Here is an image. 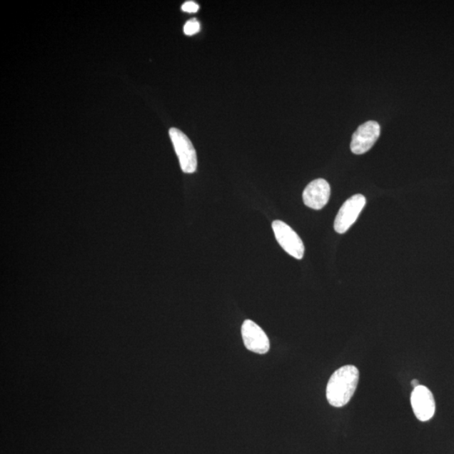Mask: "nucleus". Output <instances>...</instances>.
<instances>
[{"instance_id": "nucleus-1", "label": "nucleus", "mask_w": 454, "mask_h": 454, "mask_svg": "<svg viewBox=\"0 0 454 454\" xmlns=\"http://www.w3.org/2000/svg\"><path fill=\"white\" fill-rule=\"evenodd\" d=\"M359 371L355 366L345 365L333 373L326 386V399L334 408L346 405L355 393Z\"/></svg>"}, {"instance_id": "nucleus-2", "label": "nucleus", "mask_w": 454, "mask_h": 454, "mask_svg": "<svg viewBox=\"0 0 454 454\" xmlns=\"http://www.w3.org/2000/svg\"><path fill=\"white\" fill-rule=\"evenodd\" d=\"M169 136L183 172L186 173H195L198 165L197 154L191 140L181 130L177 128L170 129Z\"/></svg>"}, {"instance_id": "nucleus-3", "label": "nucleus", "mask_w": 454, "mask_h": 454, "mask_svg": "<svg viewBox=\"0 0 454 454\" xmlns=\"http://www.w3.org/2000/svg\"><path fill=\"white\" fill-rule=\"evenodd\" d=\"M272 227L281 247L293 258L302 259L304 257L305 246L299 235L282 221H274Z\"/></svg>"}, {"instance_id": "nucleus-4", "label": "nucleus", "mask_w": 454, "mask_h": 454, "mask_svg": "<svg viewBox=\"0 0 454 454\" xmlns=\"http://www.w3.org/2000/svg\"><path fill=\"white\" fill-rule=\"evenodd\" d=\"M366 205V198L363 195H355L349 198L340 207L336 216L334 229L339 234H343L351 227L358 219L364 206Z\"/></svg>"}, {"instance_id": "nucleus-5", "label": "nucleus", "mask_w": 454, "mask_h": 454, "mask_svg": "<svg viewBox=\"0 0 454 454\" xmlns=\"http://www.w3.org/2000/svg\"><path fill=\"white\" fill-rule=\"evenodd\" d=\"M380 136V126L376 121H367L354 132L351 145L353 153L361 155L370 151Z\"/></svg>"}, {"instance_id": "nucleus-6", "label": "nucleus", "mask_w": 454, "mask_h": 454, "mask_svg": "<svg viewBox=\"0 0 454 454\" xmlns=\"http://www.w3.org/2000/svg\"><path fill=\"white\" fill-rule=\"evenodd\" d=\"M410 403L413 413L420 422L431 420L436 410L434 396L427 386L419 385L414 388L410 395Z\"/></svg>"}, {"instance_id": "nucleus-7", "label": "nucleus", "mask_w": 454, "mask_h": 454, "mask_svg": "<svg viewBox=\"0 0 454 454\" xmlns=\"http://www.w3.org/2000/svg\"><path fill=\"white\" fill-rule=\"evenodd\" d=\"M242 337L246 348L258 354L269 351L271 344L264 331L251 320H246L242 326Z\"/></svg>"}, {"instance_id": "nucleus-8", "label": "nucleus", "mask_w": 454, "mask_h": 454, "mask_svg": "<svg viewBox=\"0 0 454 454\" xmlns=\"http://www.w3.org/2000/svg\"><path fill=\"white\" fill-rule=\"evenodd\" d=\"M330 196V184L325 179L318 178L306 186L303 192V201L307 207L319 211L328 204Z\"/></svg>"}, {"instance_id": "nucleus-9", "label": "nucleus", "mask_w": 454, "mask_h": 454, "mask_svg": "<svg viewBox=\"0 0 454 454\" xmlns=\"http://www.w3.org/2000/svg\"><path fill=\"white\" fill-rule=\"evenodd\" d=\"M201 30V24L196 19H192L189 20L183 27L184 34L187 36H193L197 34Z\"/></svg>"}, {"instance_id": "nucleus-10", "label": "nucleus", "mask_w": 454, "mask_h": 454, "mask_svg": "<svg viewBox=\"0 0 454 454\" xmlns=\"http://www.w3.org/2000/svg\"><path fill=\"white\" fill-rule=\"evenodd\" d=\"M182 11L188 13H196L200 9V6L193 1H187L181 7Z\"/></svg>"}, {"instance_id": "nucleus-11", "label": "nucleus", "mask_w": 454, "mask_h": 454, "mask_svg": "<svg viewBox=\"0 0 454 454\" xmlns=\"http://www.w3.org/2000/svg\"><path fill=\"white\" fill-rule=\"evenodd\" d=\"M411 385H413V388L419 386L420 385L419 380H416V378H415V380L411 381Z\"/></svg>"}]
</instances>
